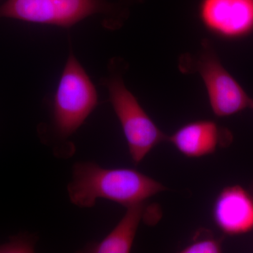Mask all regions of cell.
<instances>
[{
	"label": "cell",
	"instance_id": "6da1fadb",
	"mask_svg": "<svg viewBox=\"0 0 253 253\" xmlns=\"http://www.w3.org/2000/svg\"><path fill=\"white\" fill-rule=\"evenodd\" d=\"M165 190L167 188L162 184L135 169H109L89 161L75 163L67 186L70 201L81 208L93 207L99 199L127 208Z\"/></svg>",
	"mask_w": 253,
	"mask_h": 253
},
{
	"label": "cell",
	"instance_id": "7a4b0ae2",
	"mask_svg": "<svg viewBox=\"0 0 253 253\" xmlns=\"http://www.w3.org/2000/svg\"><path fill=\"white\" fill-rule=\"evenodd\" d=\"M97 105L96 87L71 51L54 96L53 123L56 133L62 138L72 135Z\"/></svg>",
	"mask_w": 253,
	"mask_h": 253
},
{
	"label": "cell",
	"instance_id": "3957f363",
	"mask_svg": "<svg viewBox=\"0 0 253 253\" xmlns=\"http://www.w3.org/2000/svg\"><path fill=\"white\" fill-rule=\"evenodd\" d=\"M109 100L121 123L134 164L140 163L168 136L156 126L134 94L126 88L120 75H111L106 81Z\"/></svg>",
	"mask_w": 253,
	"mask_h": 253
},
{
	"label": "cell",
	"instance_id": "277c9868",
	"mask_svg": "<svg viewBox=\"0 0 253 253\" xmlns=\"http://www.w3.org/2000/svg\"><path fill=\"white\" fill-rule=\"evenodd\" d=\"M116 9L106 0H5L0 5V18L68 28Z\"/></svg>",
	"mask_w": 253,
	"mask_h": 253
},
{
	"label": "cell",
	"instance_id": "5b68a950",
	"mask_svg": "<svg viewBox=\"0 0 253 253\" xmlns=\"http://www.w3.org/2000/svg\"><path fill=\"white\" fill-rule=\"evenodd\" d=\"M193 68L204 81L211 109L217 117H230L250 108L252 99L224 67L209 42H203Z\"/></svg>",
	"mask_w": 253,
	"mask_h": 253
},
{
	"label": "cell",
	"instance_id": "8992f818",
	"mask_svg": "<svg viewBox=\"0 0 253 253\" xmlns=\"http://www.w3.org/2000/svg\"><path fill=\"white\" fill-rule=\"evenodd\" d=\"M198 16L214 36L234 40L253 32V0H201Z\"/></svg>",
	"mask_w": 253,
	"mask_h": 253
},
{
	"label": "cell",
	"instance_id": "52a82bcc",
	"mask_svg": "<svg viewBox=\"0 0 253 253\" xmlns=\"http://www.w3.org/2000/svg\"><path fill=\"white\" fill-rule=\"evenodd\" d=\"M212 219L224 234L236 236L253 231V196L240 185L224 188L212 206Z\"/></svg>",
	"mask_w": 253,
	"mask_h": 253
},
{
	"label": "cell",
	"instance_id": "ba28073f",
	"mask_svg": "<svg viewBox=\"0 0 253 253\" xmlns=\"http://www.w3.org/2000/svg\"><path fill=\"white\" fill-rule=\"evenodd\" d=\"M232 139L230 131L209 120L186 123L168 136V141L179 153L190 158L214 154L219 146L230 144Z\"/></svg>",
	"mask_w": 253,
	"mask_h": 253
},
{
	"label": "cell",
	"instance_id": "9c48e42d",
	"mask_svg": "<svg viewBox=\"0 0 253 253\" xmlns=\"http://www.w3.org/2000/svg\"><path fill=\"white\" fill-rule=\"evenodd\" d=\"M146 202L126 208L122 219L99 243L86 246L84 252L128 253L130 252L141 219L146 217Z\"/></svg>",
	"mask_w": 253,
	"mask_h": 253
},
{
	"label": "cell",
	"instance_id": "30bf717a",
	"mask_svg": "<svg viewBox=\"0 0 253 253\" xmlns=\"http://www.w3.org/2000/svg\"><path fill=\"white\" fill-rule=\"evenodd\" d=\"M222 252V240L217 239L207 229H200L193 241L181 251V253H219Z\"/></svg>",
	"mask_w": 253,
	"mask_h": 253
},
{
	"label": "cell",
	"instance_id": "8fae6325",
	"mask_svg": "<svg viewBox=\"0 0 253 253\" xmlns=\"http://www.w3.org/2000/svg\"><path fill=\"white\" fill-rule=\"evenodd\" d=\"M34 246L33 240L26 236H16L9 242L0 245V253H32Z\"/></svg>",
	"mask_w": 253,
	"mask_h": 253
},
{
	"label": "cell",
	"instance_id": "7c38bea8",
	"mask_svg": "<svg viewBox=\"0 0 253 253\" xmlns=\"http://www.w3.org/2000/svg\"><path fill=\"white\" fill-rule=\"evenodd\" d=\"M249 191H251V194H252L253 196V183L252 184V185L251 186V188H250Z\"/></svg>",
	"mask_w": 253,
	"mask_h": 253
},
{
	"label": "cell",
	"instance_id": "4fadbf2b",
	"mask_svg": "<svg viewBox=\"0 0 253 253\" xmlns=\"http://www.w3.org/2000/svg\"><path fill=\"white\" fill-rule=\"evenodd\" d=\"M250 108L253 110V99L251 100V104H250Z\"/></svg>",
	"mask_w": 253,
	"mask_h": 253
}]
</instances>
